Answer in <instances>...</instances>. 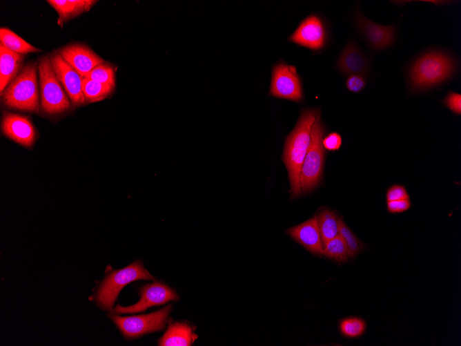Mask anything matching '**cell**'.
<instances>
[{
  "instance_id": "obj_20",
  "label": "cell",
  "mask_w": 461,
  "mask_h": 346,
  "mask_svg": "<svg viewBox=\"0 0 461 346\" xmlns=\"http://www.w3.org/2000/svg\"><path fill=\"white\" fill-rule=\"evenodd\" d=\"M317 222L323 245L339 235L340 217L333 211L324 208L318 213Z\"/></svg>"
},
{
  "instance_id": "obj_19",
  "label": "cell",
  "mask_w": 461,
  "mask_h": 346,
  "mask_svg": "<svg viewBox=\"0 0 461 346\" xmlns=\"http://www.w3.org/2000/svg\"><path fill=\"white\" fill-rule=\"evenodd\" d=\"M47 2L57 11L59 23H62L89 11L97 1L49 0Z\"/></svg>"
},
{
  "instance_id": "obj_29",
  "label": "cell",
  "mask_w": 461,
  "mask_h": 346,
  "mask_svg": "<svg viewBox=\"0 0 461 346\" xmlns=\"http://www.w3.org/2000/svg\"><path fill=\"white\" fill-rule=\"evenodd\" d=\"M342 143V137L336 132L328 133L326 136L324 137L322 140V145L324 148L331 151L338 150L340 148Z\"/></svg>"
},
{
  "instance_id": "obj_1",
  "label": "cell",
  "mask_w": 461,
  "mask_h": 346,
  "mask_svg": "<svg viewBox=\"0 0 461 346\" xmlns=\"http://www.w3.org/2000/svg\"><path fill=\"white\" fill-rule=\"evenodd\" d=\"M319 113L318 108L303 109L295 127L285 140L282 161L288 171L292 198L302 195L301 167L309 147L312 128Z\"/></svg>"
},
{
  "instance_id": "obj_11",
  "label": "cell",
  "mask_w": 461,
  "mask_h": 346,
  "mask_svg": "<svg viewBox=\"0 0 461 346\" xmlns=\"http://www.w3.org/2000/svg\"><path fill=\"white\" fill-rule=\"evenodd\" d=\"M355 24L367 44L375 51L390 47L395 39L393 26L377 24L366 17L357 9L354 15Z\"/></svg>"
},
{
  "instance_id": "obj_6",
  "label": "cell",
  "mask_w": 461,
  "mask_h": 346,
  "mask_svg": "<svg viewBox=\"0 0 461 346\" xmlns=\"http://www.w3.org/2000/svg\"><path fill=\"white\" fill-rule=\"evenodd\" d=\"M141 261H135L128 266L110 272L99 285L95 294L97 305L102 309L111 310L121 289L137 280H153Z\"/></svg>"
},
{
  "instance_id": "obj_22",
  "label": "cell",
  "mask_w": 461,
  "mask_h": 346,
  "mask_svg": "<svg viewBox=\"0 0 461 346\" xmlns=\"http://www.w3.org/2000/svg\"><path fill=\"white\" fill-rule=\"evenodd\" d=\"M115 87L86 77L82 79V91L86 102H96L103 100L113 93Z\"/></svg>"
},
{
  "instance_id": "obj_27",
  "label": "cell",
  "mask_w": 461,
  "mask_h": 346,
  "mask_svg": "<svg viewBox=\"0 0 461 346\" xmlns=\"http://www.w3.org/2000/svg\"><path fill=\"white\" fill-rule=\"evenodd\" d=\"M442 102L455 114H461V95L460 93L449 91Z\"/></svg>"
},
{
  "instance_id": "obj_30",
  "label": "cell",
  "mask_w": 461,
  "mask_h": 346,
  "mask_svg": "<svg viewBox=\"0 0 461 346\" xmlns=\"http://www.w3.org/2000/svg\"><path fill=\"white\" fill-rule=\"evenodd\" d=\"M386 201H393L409 198L406 189L401 185H393L387 191L386 194Z\"/></svg>"
},
{
  "instance_id": "obj_24",
  "label": "cell",
  "mask_w": 461,
  "mask_h": 346,
  "mask_svg": "<svg viewBox=\"0 0 461 346\" xmlns=\"http://www.w3.org/2000/svg\"><path fill=\"white\" fill-rule=\"evenodd\" d=\"M339 235L346 246L350 258L355 257L362 250L364 247L362 242L340 217L339 219Z\"/></svg>"
},
{
  "instance_id": "obj_15",
  "label": "cell",
  "mask_w": 461,
  "mask_h": 346,
  "mask_svg": "<svg viewBox=\"0 0 461 346\" xmlns=\"http://www.w3.org/2000/svg\"><path fill=\"white\" fill-rule=\"evenodd\" d=\"M286 233L308 251L317 256L323 254V243L316 215L287 229Z\"/></svg>"
},
{
  "instance_id": "obj_7",
  "label": "cell",
  "mask_w": 461,
  "mask_h": 346,
  "mask_svg": "<svg viewBox=\"0 0 461 346\" xmlns=\"http://www.w3.org/2000/svg\"><path fill=\"white\" fill-rule=\"evenodd\" d=\"M171 309L172 305H169L148 314L119 316L109 314L108 316L125 338L133 339L146 334L163 330Z\"/></svg>"
},
{
  "instance_id": "obj_10",
  "label": "cell",
  "mask_w": 461,
  "mask_h": 346,
  "mask_svg": "<svg viewBox=\"0 0 461 346\" xmlns=\"http://www.w3.org/2000/svg\"><path fill=\"white\" fill-rule=\"evenodd\" d=\"M178 298L177 294L168 286L161 282H154L140 289V299L136 304L128 307L117 305L114 311L118 314L144 311L152 306L163 305Z\"/></svg>"
},
{
  "instance_id": "obj_4",
  "label": "cell",
  "mask_w": 461,
  "mask_h": 346,
  "mask_svg": "<svg viewBox=\"0 0 461 346\" xmlns=\"http://www.w3.org/2000/svg\"><path fill=\"white\" fill-rule=\"evenodd\" d=\"M40 109L48 115H59L71 109L72 104L59 81L50 57L44 56L38 63Z\"/></svg>"
},
{
  "instance_id": "obj_5",
  "label": "cell",
  "mask_w": 461,
  "mask_h": 346,
  "mask_svg": "<svg viewBox=\"0 0 461 346\" xmlns=\"http://www.w3.org/2000/svg\"><path fill=\"white\" fill-rule=\"evenodd\" d=\"M325 127L320 113L313 126L309 147L301 167L300 180L302 195L311 192L320 182L325 160L322 145Z\"/></svg>"
},
{
  "instance_id": "obj_21",
  "label": "cell",
  "mask_w": 461,
  "mask_h": 346,
  "mask_svg": "<svg viewBox=\"0 0 461 346\" xmlns=\"http://www.w3.org/2000/svg\"><path fill=\"white\" fill-rule=\"evenodd\" d=\"M0 40L1 44L18 54L24 55L28 53L41 52V50L32 46L13 31L6 28H1Z\"/></svg>"
},
{
  "instance_id": "obj_12",
  "label": "cell",
  "mask_w": 461,
  "mask_h": 346,
  "mask_svg": "<svg viewBox=\"0 0 461 346\" xmlns=\"http://www.w3.org/2000/svg\"><path fill=\"white\" fill-rule=\"evenodd\" d=\"M50 60L55 73L66 92L73 107H79L86 102L82 91L83 77L59 55L53 52Z\"/></svg>"
},
{
  "instance_id": "obj_17",
  "label": "cell",
  "mask_w": 461,
  "mask_h": 346,
  "mask_svg": "<svg viewBox=\"0 0 461 346\" xmlns=\"http://www.w3.org/2000/svg\"><path fill=\"white\" fill-rule=\"evenodd\" d=\"M24 59L23 55L11 51L0 44L1 95L21 70Z\"/></svg>"
},
{
  "instance_id": "obj_9",
  "label": "cell",
  "mask_w": 461,
  "mask_h": 346,
  "mask_svg": "<svg viewBox=\"0 0 461 346\" xmlns=\"http://www.w3.org/2000/svg\"><path fill=\"white\" fill-rule=\"evenodd\" d=\"M328 32L324 21L317 14H311L304 18L288 40L298 46L318 51L326 46Z\"/></svg>"
},
{
  "instance_id": "obj_16",
  "label": "cell",
  "mask_w": 461,
  "mask_h": 346,
  "mask_svg": "<svg viewBox=\"0 0 461 346\" xmlns=\"http://www.w3.org/2000/svg\"><path fill=\"white\" fill-rule=\"evenodd\" d=\"M337 69L344 75H365L369 73V60L356 44L349 41L342 50L336 64Z\"/></svg>"
},
{
  "instance_id": "obj_14",
  "label": "cell",
  "mask_w": 461,
  "mask_h": 346,
  "mask_svg": "<svg viewBox=\"0 0 461 346\" xmlns=\"http://www.w3.org/2000/svg\"><path fill=\"white\" fill-rule=\"evenodd\" d=\"M58 52L82 77L105 61L89 47L81 44L66 46Z\"/></svg>"
},
{
  "instance_id": "obj_8",
  "label": "cell",
  "mask_w": 461,
  "mask_h": 346,
  "mask_svg": "<svg viewBox=\"0 0 461 346\" xmlns=\"http://www.w3.org/2000/svg\"><path fill=\"white\" fill-rule=\"evenodd\" d=\"M268 95L295 102L303 101L302 82L295 66L283 60L273 66Z\"/></svg>"
},
{
  "instance_id": "obj_2",
  "label": "cell",
  "mask_w": 461,
  "mask_h": 346,
  "mask_svg": "<svg viewBox=\"0 0 461 346\" xmlns=\"http://www.w3.org/2000/svg\"><path fill=\"white\" fill-rule=\"evenodd\" d=\"M455 70V61L450 55L435 50L425 52L409 70L410 89L418 92L433 88L452 77Z\"/></svg>"
},
{
  "instance_id": "obj_25",
  "label": "cell",
  "mask_w": 461,
  "mask_h": 346,
  "mask_svg": "<svg viewBox=\"0 0 461 346\" xmlns=\"http://www.w3.org/2000/svg\"><path fill=\"white\" fill-rule=\"evenodd\" d=\"M84 77L95 81L115 86V70L108 62H103L95 66Z\"/></svg>"
},
{
  "instance_id": "obj_28",
  "label": "cell",
  "mask_w": 461,
  "mask_h": 346,
  "mask_svg": "<svg viewBox=\"0 0 461 346\" xmlns=\"http://www.w3.org/2000/svg\"><path fill=\"white\" fill-rule=\"evenodd\" d=\"M366 84L364 76L360 75H350L346 80V88L352 93H359Z\"/></svg>"
},
{
  "instance_id": "obj_18",
  "label": "cell",
  "mask_w": 461,
  "mask_h": 346,
  "mask_svg": "<svg viewBox=\"0 0 461 346\" xmlns=\"http://www.w3.org/2000/svg\"><path fill=\"white\" fill-rule=\"evenodd\" d=\"M197 338L192 327L185 323H171L165 334L158 340L159 345L189 346Z\"/></svg>"
},
{
  "instance_id": "obj_31",
  "label": "cell",
  "mask_w": 461,
  "mask_h": 346,
  "mask_svg": "<svg viewBox=\"0 0 461 346\" xmlns=\"http://www.w3.org/2000/svg\"><path fill=\"white\" fill-rule=\"evenodd\" d=\"M411 207L409 198L387 202V209L392 213H402Z\"/></svg>"
},
{
  "instance_id": "obj_13",
  "label": "cell",
  "mask_w": 461,
  "mask_h": 346,
  "mask_svg": "<svg viewBox=\"0 0 461 346\" xmlns=\"http://www.w3.org/2000/svg\"><path fill=\"white\" fill-rule=\"evenodd\" d=\"M1 130L8 138L27 148L32 146L36 140V131L30 119L19 114L4 112Z\"/></svg>"
},
{
  "instance_id": "obj_23",
  "label": "cell",
  "mask_w": 461,
  "mask_h": 346,
  "mask_svg": "<svg viewBox=\"0 0 461 346\" xmlns=\"http://www.w3.org/2000/svg\"><path fill=\"white\" fill-rule=\"evenodd\" d=\"M322 255L340 263L347 262L350 258L346 246L340 235L324 244Z\"/></svg>"
},
{
  "instance_id": "obj_3",
  "label": "cell",
  "mask_w": 461,
  "mask_h": 346,
  "mask_svg": "<svg viewBox=\"0 0 461 346\" xmlns=\"http://www.w3.org/2000/svg\"><path fill=\"white\" fill-rule=\"evenodd\" d=\"M38 64L30 61L8 85L1 95L3 104L19 110L39 113L40 109Z\"/></svg>"
},
{
  "instance_id": "obj_26",
  "label": "cell",
  "mask_w": 461,
  "mask_h": 346,
  "mask_svg": "<svg viewBox=\"0 0 461 346\" xmlns=\"http://www.w3.org/2000/svg\"><path fill=\"white\" fill-rule=\"evenodd\" d=\"M366 329V323L364 320L351 317L340 321V330L342 335L348 338H357L362 335Z\"/></svg>"
}]
</instances>
